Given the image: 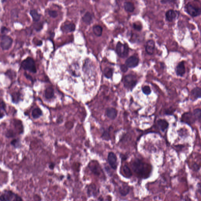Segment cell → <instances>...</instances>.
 <instances>
[{"mask_svg": "<svg viewBox=\"0 0 201 201\" xmlns=\"http://www.w3.org/2000/svg\"><path fill=\"white\" fill-rule=\"evenodd\" d=\"M157 124L161 131L164 132L168 128V122L166 120L163 119H159L157 122Z\"/></svg>", "mask_w": 201, "mask_h": 201, "instance_id": "cell-17", "label": "cell"}, {"mask_svg": "<svg viewBox=\"0 0 201 201\" xmlns=\"http://www.w3.org/2000/svg\"><path fill=\"white\" fill-rule=\"evenodd\" d=\"M116 51L119 57L122 58H125L129 55V48L127 44H122L119 42L117 44Z\"/></svg>", "mask_w": 201, "mask_h": 201, "instance_id": "cell-5", "label": "cell"}, {"mask_svg": "<svg viewBox=\"0 0 201 201\" xmlns=\"http://www.w3.org/2000/svg\"><path fill=\"white\" fill-rule=\"evenodd\" d=\"M139 63V59L135 56H131L125 61L126 65L128 68H133L137 67Z\"/></svg>", "mask_w": 201, "mask_h": 201, "instance_id": "cell-11", "label": "cell"}, {"mask_svg": "<svg viewBox=\"0 0 201 201\" xmlns=\"http://www.w3.org/2000/svg\"><path fill=\"white\" fill-rule=\"evenodd\" d=\"M6 108V104L5 103L3 100L0 99V108L5 112Z\"/></svg>", "mask_w": 201, "mask_h": 201, "instance_id": "cell-35", "label": "cell"}, {"mask_svg": "<svg viewBox=\"0 0 201 201\" xmlns=\"http://www.w3.org/2000/svg\"><path fill=\"white\" fill-rule=\"evenodd\" d=\"M143 93L146 95H149L151 94V90L149 86H145L142 88Z\"/></svg>", "mask_w": 201, "mask_h": 201, "instance_id": "cell-31", "label": "cell"}, {"mask_svg": "<svg viewBox=\"0 0 201 201\" xmlns=\"http://www.w3.org/2000/svg\"><path fill=\"white\" fill-rule=\"evenodd\" d=\"M107 116L111 120H114L117 116L118 111L113 108H109L106 111Z\"/></svg>", "mask_w": 201, "mask_h": 201, "instance_id": "cell-16", "label": "cell"}, {"mask_svg": "<svg viewBox=\"0 0 201 201\" xmlns=\"http://www.w3.org/2000/svg\"><path fill=\"white\" fill-rule=\"evenodd\" d=\"M193 168L195 171H198L199 170L200 167L197 163H195L193 166Z\"/></svg>", "mask_w": 201, "mask_h": 201, "instance_id": "cell-40", "label": "cell"}, {"mask_svg": "<svg viewBox=\"0 0 201 201\" xmlns=\"http://www.w3.org/2000/svg\"><path fill=\"white\" fill-rule=\"evenodd\" d=\"M30 15L33 19V21L38 22L40 20L41 18V15L39 14L38 11L36 10H32L30 11Z\"/></svg>", "mask_w": 201, "mask_h": 201, "instance_id": "cell-23", "label": "cell"}, {"mask_svg": "<svg viewBox=\"0 0 201 201\" xmlns=\"http://www.w3.org/2000/svg\"><path fill=\"white\" fill-rule=\"evenodd\" d=\"M15 136V133L13 132V130L9 129L7 131L6 133V136L8 138L14 137Z\"/></svg>", "mask_w": 201, "mask_h": 201, "instance_id": "cell-33", "label": "cell"}, {"mask_svg": "<svg viewBox=\"0 0 201 201\" xmlns=\"http://www.w3.org/2000/svg\"><path fill=\"white\" fill-rule=\"evenodd\" d=\"M175 72L177 76L180 77L184 76L186 73V68L184 61H181L178 64L175 69Z\"/></svg>", "mask_w": 201, "mask_h": 201, "instance_id": "cell-14", "label": "cell"}, {"mask_svg": "<svg viewBox=\"0 0 201 201\" xmlns=\"http://www.w3.org/2000/svg\"><path fill=\"white\" fill-rule=\"evenodd\" d=\"M155 48V43L152 40H149L147 42L145 47L146 51L148 54L152 55L154 52Z\"/></svg>", "mask_w": 201, "mask_h": 201, "instance_id": "cell-13", "label": "cell"}, {"mask_svg": "<svg viewBox=\"0 0 201 201\" xmlns=\"http://www.w3.org/2000/svg\"><path fill=\"white\" fill-rule=\"evenodd\" d=\"M54 164L51 163V164L50 165V166H49V167H50V169H53L54 167Z\"/></svg>", "mask_w": 201, "mask_h": 201, "instance_id": "cell-44", "label": "cell"}, {"mask_svg": "<svg viewBox=\"0 0 201 201\" xmlns=\"http://www.w3.org/2000/svg\"><path fill=\"white\" fill-rule=\"evenodd\" d=\"M179 12L174 10H169L166 13V20L168 22H172L176 19Z\"/></svg>", "mask_w": 201, "mask_h": 201, "instance_id": "cell-12", "label": "cell"}, {"mask_svg": "<svg viewBox=\"0 0 201 201\" xmlns=\"http://www.w3.org/2000/svg\"><path fill=\"white\" fill-rule=\"evenodd\" d=\"M173 1H161L160 2L162 4H167L168 2H169V3H170V2H172Z\"/></svg>", "mask_w": 201, "mask_h": 201, "instance_id": "cell-43", "label": "cell"}, {"mask_svg": "<svg viewBox=\"0 0 201 201\" xmlns=\"http://www.w3.org/2000/svg\"><path fill=\"white\" fill-rule=\"evenodd\" d=\"M9 31V30L4 26H2L1 28V31L2 34H5L7 33Z\"/></svg>", "mask_w": 201, "mask_h": 201, "instance_id": "cell-38", "label": "cell"}, {"mask_svg": "<svg viewBox=\"0 0 201 201\" xmlns=\"http://www.w3.org/2000/svg\"><path fill=\"white\" fill-rule=\"evenodd\" d=\"M83 20L86 24H90L93 21V17H92V15L89 12H87L83 17Z\"/></svg>", "mask_w": 201, "mask_h": 201, "instance_id": "cell-25", "label": "cell"}, {"mask_svg": "<svg viewBox=\"0 0 201 201\" xmlns=\"http://www.w3.org/2000/svg\"><path fill=\"white\" fill-rule=\"evenodd\" d=\"M12 201H22V198L17 194H16L15 197Z\"/></svg>", "mask_w": 201, "mask_h": 201, "instance_id": "cell-39", "label": "cell"}, {"mask_svg": "<svg viewBox=\"0 0 201 201\" xmlns=\"http://www.w3.org/2000/svg\"><path fill=\"white\" fill-rule=\"evenodd\" d=\"M133 27L135 30L138 31H141L142 29V26L136 23H134L133 24Z\"/></svg>", "mask_w": 201, "mask_h": 201, "instance_id": "cell-34", "label": "cell"}, {"mask_svg": "<svg viewBox=\"0 0 201 201\" xmlns=\"http://www.w3.org/2000/svg\"><path fill=\"white\" fill-rule=\"evenodd\" d=\"M108 160L111 168L114 170H116L118 167V159L116 155L113 152L109 153Z\"/></svg>", "mask_w": 201, "mask_h": 201, "instance_id": "cell-9", "label": "cell"}, {"mask_svg": "<svg viewBox=\"0 0 201 201\" xmlns=\"http://www.w3.org/2000/svg\"><path fill=\"white\" fill-rule=\"evenodd\" d=\"M46 98L48 99L52 98L54 96V90L51 87L47 88L45 92Z\"/></svg>", "mask_w": 201, "mask_h": 201, "instance_id": "cell-26", "label": "cell"}, {"mask_svg": "<svg viewBox=\"0 0 201 201\" xmlns=\"http://www.w3.org/2000/svg\"><path fill=\"white\" fill-rule=\"evenodd\" d=\"M193 114L196 120H198L200 122L201 118V111L200 109H196L194 110Z\"/></svg>", "mask_w": 201, "mask_h": 201, "instance_id": "cell-30", "label": "cell"}, {"mask_svg": "<svg viewBox=\"0 0 201 201\" xmlns=\"http://www.w3.org/2000/svg\"><path fill=\"white\" fill-rule=\"evenodd\" d=\"M16 194L12 191L6 190L0 196V201H12Z\"/></svg>", "mask_w": 201, "mask_h": 201, "instance_id": "cell-8", "label": "cell"}, {"mask_svg": "<svg viewBox=\"0 0 201 201\" xmlns=\"http://www.w3.org/2000/svg\"><path fill=\"white\" fill-rule=\"evenodd\" d=\"M21 67L24 70L29 71L33 73L37 72L35 63L34 60L31 57H28L21 63Z\"/></svg>", "mask_w": 201, "mask_h": 201, "instance_id": "cell-4", "label": "cell"}, {"mask_svg": "<svg viewBox=\"0 0 201 201\" xmlns=\"http://www.w3.org/2000/svg\"><path fill=\"white\" fill-rule=\"evenodd\" d=\"M123 83L126 88L132 91L137 84L138 80L134 75L129 74L124 77Z\"/></svg>", "mask_w": 201, "mask_h": 201, "instance_id": "cell-3", "label": "cell"}, {"mask_svg": "<svg viewBox=\"0 0 201 201\" xmlns=\"http://www.w3.org/2000/svg\"><path fill=\"white\" fill-rule=\"evenodd\" d=\"M185 10L187 13L193 17H196L200 15L201 10L200 8L194 6L188 3L185 6Z\"/></svg>", "mask_w": 201, "mask_h": 201, "instance_id": "cell-6", "label": "cell"}, {"mask_svg": "<svg viewBox=\"0 0 201 201\" xmlns=\"http://www.w3.org/2000/svg\"><path fill=\"white\" fill-rule=\"evenodd\" d=\"M93 31L95 35L99 37L102 35L103 29L100 26L95 25L93 27Z\"/></svg>", "mask_w": 201, "mask_h": 201, "instance_id": "cell-27", "label": "cell"}, {"mask_svg": "<svg viewBox=\"0 0 201 201\" xmlns=\"http://www.w3.org/2000/svg\"><path fill=\"white\" fill-rule=\"evenodd\" d=\"M10 144L11 145L13 146L16 149L20 148L21 146V141L19 139H14V140H12Z\"/></svg>", "mask_w": 201, "mask_h": 201, "instance_id": "cell-29", "label": "cell"}, {"mask_svg": "<svg viewBox=\"0 0 201 201\" xmlns=\"http://www.w3.org/2000/svg\"><path fill=\"white\" fill-rule=\"evenodd\" d=\"M42 112L41 109L37 108H34L32 111L31 113V115L33 119H36L39 118L42 115Z\"/></svg>", "mask_w": 201, "mask_h": 201, "instance_id": "cell-24", "label": "cell"}, {"mask_svg": "<svg viewBox=\"0 0 201 201\" xmlns=\"http://www.w3.org/2000/svg\"><path fill=\"white\" fill-rule=\"evenodd\" d=\"M12 103L17 104L21 100V95L19 92L12 93L11 95Z\"/></svg>", "mask_w": 201, "mask_h": 201, "instance_id": "cell-20", "label": "cell"}, {"mask_svg": "<svg viewBox=\"0 0 201 201\" xmlns=\"http://www.w3.org/2000/svg\"><path fill=\"white\" fill-rule=\"evenodd\" d=\"M130 191L129 186L128 185H122L119 188V193L123 196H126L129 193Z\"/></svg>", "mask_w": 201, "mask_h": 201, "instance_id": "cell-19", "label": "cell"}, {"mask_svg": "<svg viewBox=\"0 0 201 201\" xmlns=\"http://www.w3.org/2000/svg\"><path fill=\"white\" fill-rule=\"evenodd\" d=\"M76 26L72 22H68L63 25L61 27L62 30L65 33H69L75 30Z\"/></svg>", "mask_w": 201, "mask_h": 201, "instance_id": "cell-15", "label": "cell"}, {"mask_svg": "<svg viewBox=\"0 0 201 201\" xmlns=\"http://www.w3.org/2000/svg\"><path fill=\"white\" fill-rule=\"evenodd\" d=\"M120 69H121V70L123 72H126L128 70V67H127L125 65H124V64L121 65L120 66Z\"/></svg>", "mask_w": 201, "mask_h": 201, "instance_id": "cell-37", "label": "cell"}, {"mask_svg": "<svg viewBox=\"0 0 201 201\" xmlns=\"http://www.w3.org/2000/svg\"><path fill=\"white\" fill-rule=\"evenodd\" d=\"M49 13L50 17L53 18L57 17L58 15V13L56 11L50 10L49 11Z\"/></svg>", "mask_w": 201, "mask_h": 201, "instance_id": "cell-36", "label": "cell"}, {"mask_svg": "<svg viewBox=\"0 0 201 201\" xmlns=\"http://www.w3.org/2000/svg\"><path fill=\"white\" fill-rule=\"evenodd\" d=\"M2 111H3V110H2L0 108V120L3 118L5 116L4 113L2 112Z\"/></svg>", "mask_w": 201, "mask_h": 201, "instance_id": "cell-42", "label": "cell"}, {"mask_svg": "<svg viewBox=\"0 0 201 201\" xmlns=\"http://www.w3.org/2000/svg\"><path fill=\"white\" fill-rule=\"evenodd\" d=\"M131 166L134 172L139 178L146 179L150 176L152 171L150 165L137 159L132 161Z\"/></svg>", "mask_w": 201, "mask_h": 201, "instance_id": "cell-2", "label": "cell"}, {"mask_svg": "<svg viewBox=\"0 0 201 201\" xmlns=\"http://www.w3.org/2000/svg\"><path fill=\"white\" fill-rule=\"evenodd\" d=\"M123 176L126 178H131L132 176V171L130 169L129 167L127 165H124L123 167Z\"/></svg>", "mask_w": 201, "mask_h": 201, "instance_id": "cell-21", "label": "cell"}, {"mask_svg": "<svg viewBox=\"0 0 201 201\" xmlns=\"http://www.w3.org/2000/svg\"><path fill=\"white\" fill-rule=\"evenodd\" d=\"M104 74L106 78H111L113 75V70L112 68L107 67L104 70Z\"/></svg>", "mask_w": 201, "mask_h": 201, "instance_id": "cell-28", "label": "cell"}, {"mask_svg": "<svg viewBox=\"0 0 201 201\" xmlns=\"http://www.w3.org/2000/svg\"><path fill=\"white\" fill-rule=\"evenodd\" d=\"M13 42V39L11 37L4 35L1 39L0 45L3 50H8L11 48Z\"/></svg>", "mask_w": 201, "mask_h": 201, "instance_id": "cell-7", "label": "cell"}, {"mask_svg": "<svg viewBox=\"0 0 201 201\" xmlns=\"http://www.w3.org/2000/svg\"><path fill=\"white\" fill-rule=\"evenodd\" d=\"M196 120L193 114L191 112L185 113L182 116V122L188 124L195 123Z\"/></svg>", "mask_w": 201, "mask_h": 201, "instance_id": "cell-10", "label": "cell"}, {"mask_svg": "<svg viewBox=\"0 0 201 201\" xmlns=\"http://www.w3.org/2000/svg\"><path fill=\"white\" fill-rule=\"evenodd\" d=\"M24 75L27 79L30 80L32 82L33 81V79H32V77H31L30 75H28V74L26 73H25L24 74Z\"/></svg>", "mask_w": 201, "mask_h": 201, "instance_id": "cell-41", "label": "cell"}, {"mask_svg": "<svg viewBox=\"0 0 201 201\" xmlns=\"http://www.w3.org/2000/svg\"><path fill=\"white\" fill-rule=\"evenodd\" d=\"M90 168L91 170L92 171H93V172H94L95 175H100V172L99 171V167H97V166H92Z\"/></svg>", "mask_w": 201, "mask_h": 201, "instance_id": "cell-32", "label": "cell"}, {"mask_svg": "<svg viewBox=\"0 0 201 201\" xmlns=\"http://www.w3.org/2000/svg\"><path fill=\"white\" fill-rule=\"evenodd\" d=\"M50 76L64 92L83 100L93 97L99 84L95 61L73 45L57 51L50 63Z\"/></svg>", "mask_w": 201, "mask_h": 201, "instance_id": "cell-1", "label": "cell"}, {"mask_svg": "<svg viewBox=\"0 0 201 201\" xmlns=\"http://www.w3.org/2000/svg\"><path fill=\"white\" fill-rule=\"evenodd\" d=\"M201 88L200 87H196L192 90L191 91L192 99L195 101L198 99L201 98Z\"/></svg>", "mask_w": 201, "mask_h": 201, "instance_id": "cell-18", "label": "cell"}, {"mask_svg": "<svg viewBox=\"0 0 201 201\" xmlns=\"http://www.w3.org/2000/svg\"><path fill=\"white\" fill-rule=\"evenodd\" d=\"M124 10L127 12H132L134 10L135 7L133 3L130 2H126L124 3Z\"/></svg>", "mask_w": 201, "mask_h": 201, "instance_id": "cell-22", "label": "cell"}]
</instances>
